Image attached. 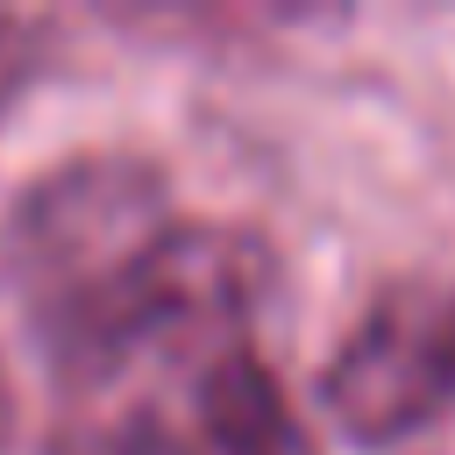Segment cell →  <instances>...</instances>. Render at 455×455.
Here are the masks:
<instances>
[{
    "label": "cell",
    "instance_id": "cell-5",
    "mask_svg": "<svg viewBox=\"0 0 455 455\" xmlns=\"http://www.w3.org/2000/svg\"><path fill=\"white\" fill-rule=\"evenodd\" d=\"M57 455H199L185 448L156 412H121V419H85L57 441Z\"/></svg>",
    "mask_w": 455,
    "mask_h": 455
},
{
    "label": "cell",
    "instance_id": "cell-1",
    "mask_svg": "<svg viewBox=\"0 0 455 455\" xmlns=\"http://www.w3.org/2000/svg\"><path fill=\"white\" fill-rule=\"evenodd\" d=\"M270 284H277V256L249 220L171 213L114 277L43 313V341L71 377H114L142 348L235 334L249 313H263Z\"/></svg>",
    "mask_w": 455,
    "mask_h": 455
},
{
    "label": "cell",
    "instance_id": "cell-3",
    "mask_svg": "<svg viewBox=\"0 0 455 455\" xmlns=\"http://www.w3.org/2000/svg\"><path fill=\"white\" fill-rule=\"evenodd\" d=\"M334 427L363 448H398L455 412V284L391 277L320 370Z\"/></svg>",
    "mask_w": 455,
    "mask_h": 455
},
{
    "label": "cell",
    "instance_id": "cell-4",
    "mask_svg": "<svg viewBox=\"0 0 455 455\" xmlns=\"http://www.w3.org/2000/svg\"><path fill=\"white\" fill-rule=\"evenodd\" d=\"M199 448L206 455H320L284 377L242 341L213 348V363L199 370Z\"/></svg>",
    "mask_w": 455,
    "mask_h": 455
},
{
    "label": "cell",
    "instance_id": "cell-6",
    "mask_svg": "<svg viewBox=\"0 0 455 455\" xmlns=\"http://www.w3.org/2000/svg\"><path fill=\"white\" fill-rule=\"evenodd\" d=\"M36 50H43V28L28 21H0V107L21 92V78L36 71Z\"/></svg>",
    "mask_w": 455,
    "mask_h": 455
},
{
    "label": "cell",
    "instance_id": "cell-2",
    "mask_svg": "<svg viewBox=\"0 0 455 455\" xmlns=\"http://www.w3.org/2000/svg\"><path fill=\"white\" fill-rule=\"evenodd\" d=\"M164 220H171V192L149 156H121V149L64 156L14 199L7 263L36 291V313H57L100 277H114Z\"/></svg>",
    "mask_w": 455,
    "mask_h": 455
}]
</instances>
